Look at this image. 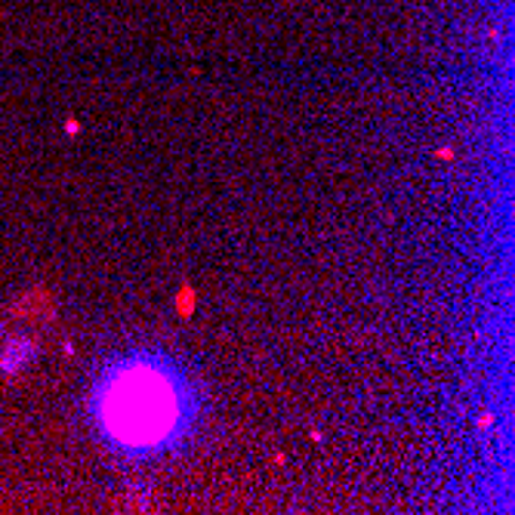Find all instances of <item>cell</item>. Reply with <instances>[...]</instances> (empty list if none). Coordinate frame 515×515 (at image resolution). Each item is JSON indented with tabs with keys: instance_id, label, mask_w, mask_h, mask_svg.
Wrapping results in <instances>:
<instances>
[{
	"instance_id": "cell-1",
	"label": "cell",
	"mask_w": 515,
	"mask_h": 515,
	"mask_svg": "<svg viewBox=\"0 0 515 515\" xmlns=\"http://www.w3.org/2000/svg\"><path fill=\"white\" fill-rule=\"evenodd\" d=\"M151 386L154 383H130V389L118 392L111 423L127 432V438H148L170 423V398L157 395Z\"/></svg>"
}]
</instances>
